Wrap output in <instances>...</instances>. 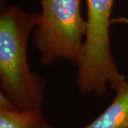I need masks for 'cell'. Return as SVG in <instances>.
<instances>
[{
  "instance_id": "obj_4",
  "label": "cell",
  "mask_w": 128,
  "mask_h": 128,
  "mask_svg": "<svg viewBox=\"0 0 128 128\" xmlns=\"http://www.w3.org/2000/svg\"><path fill=\"white\" fill-rule=\"evenodd\" d=\"M0 128H54L42 109L20 110L0 93Z\"/></svg>"
},
{
  "instance_id": "obj_3",
  "label": "cell",
  "mask_w": 128,
  "mask_h": 128,
  "mask_svg": "<svg viewBox=\"0 0 128 128\" xmlns=\"http://www.w3.org/2000/svg\"><path fill=\"white\" fill-rule=\"evenodd\" d=\"M82 0H41L42 11L32 42L42 65L58 60L78 65L88 32L82 15Z\"/></svg>"
},
{
  "instance_id": "obj_5",
  "label": "cell",
  "mask_w": 128,
  "mask_h": 128,
  "mask_svg": "<svg viewBox=\"0 0 128 128\" xmlns=\"http://www.w3.org/2000/svg\"><path fill=\"white\" fill-rule=\"evenodd\" d=\"M113 91L115 96L111 104L82 128H128V81L125 78Z\"/></svg>"
},
{
  "instance_id": "obj_1",
  "label": "cell",
  "mask_w": 128,
  "mask_h": 128,
  "mask_svg": "<svg viewBox=\"0 0 128 128\" xmlns=\"http://www.w3.org/2000/svg\"><path fill=\"white\" fill-rule=\"evenodd\" d=\"M40 12L16 6L2 7L0 14V93L20 110L42 109L46 82L31 70L28 41Z\"/></svg>"
},
{
  "instance_id": "obj_2",
  "label": "cell",
  "mask_w": 128,
  "mask_h": 128,
  "mask_svg": "<svg viewBox=\"0 0 128 128\" xmlns=\"http://www.w3.org/2000/svg\"><path fill=\"white\" fill-rule=\"evenodd\" d=\"M115 0H86L88 32L76 83L81 95L104 96L125 78L118 70L111 49V16Z\"/></svg>"
}]
</instances>
